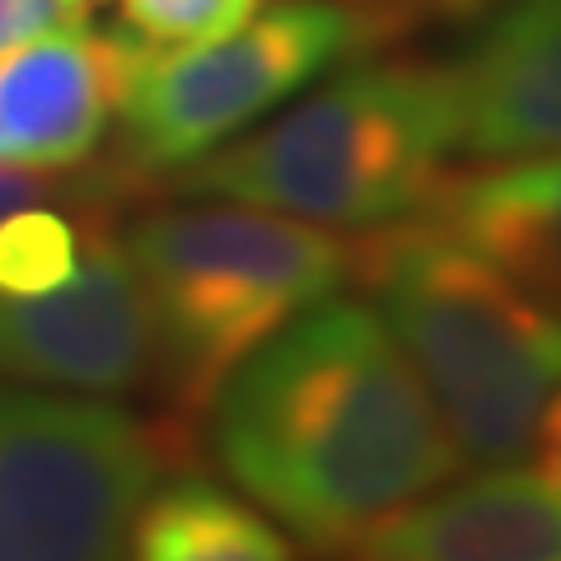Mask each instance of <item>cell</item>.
<instances>
[{
  "label": "cell",
  "mask_w": 561,
  "mask_h": 561,
  "mask_svg": "<svg viewBox=\"0 0 561 561\" xmlns=\"http://www.w3.org/2000/svg\"><path fill=\"white\" fill-rule=\"evenodd\" d=\"M216 459L319 557L459 478L463 454L375 305L319 300L210 398Z\"/></svg>",
  "instance_id": "6da1fadb"
},
{
  "label": "cell",
  "mask_w": 561,
  "mask_h": 561,
  "mask_svg": "<svg viewBox=\"0 0 561 561\" xmlns=\"http://www.w3.org/2000/svg\"><path fill=\"white\" fill-rule=\"evenodd\" d=\"M463 459L511 468L561 389V319L431 220L356 239V276Z\"/></svg>",
  "instance_id": "7a4b0ae2"
},
{
  "label": "cell",
  "mask_w": 561,
  "mask_h": 561,
  "mask_svg": "<svg viewBox=\"0 0 561 561\" xmlns=\"http://www.w3.org/2000/svg\"><path fill=\"white\" fill-rule=\"evenodd\" d=\"M459 150L449 66L375 61L300 99L272 127L179 169V192L280 210L328 230L416 216Z\"/></svg>",
  "instance_id": "3957f363"
},
{
  "label": "cell",
  "mask_w": 561,
  "mask_h": 561,
  "mask_svg": "<svg viewBox=\"0 0 561 561\" xmlns=\"http://www.w3.org/2000/svg\"><path fill=\"white\" fill-rule=\"evenodd\" d=\"M122 249L146 295L150 370L183 412H206L272 332L356 276L337 230L239 202L154 210Z\"/></svg>",
  "instance_id": "277c9868"
},
{
  "label": "cell",
  "mask_w": 561,
  "mask_h": 561,
  "mask_svg": "<svg viewBox=\"0 0 561 561\" xmlns=\"http://www.w3.org/2000/svg\"><path fill=\"white\" fill-rule=\"evenodd\" d=\"M164 440L90 393L0 383V561H127Z\"/></svg>",
  "instance_id": "5b68a950"
},
{
  "label": "cell",
  "mask_w": 561,
  "mask_h": 561,
  "mask_svg": "<svg viewBox=\"0 0 561 561\" xmlns=\"http://www.w3.org/2000/svg\"><path fill=\"white\" fill-rule=\"evenodd\" d=\"M370 43H379L375 20L337 0H280L243 28L197 47L136 43L117 99L127 164H197Z\"/></svg>",
  "instance_id": "8992f818"
},
{
  "label": "cell",
  "mask_w": 561,
  "mask_h": 561,
  "mask_svg": "<svg viewBox=\"0 0 561 561\" xmlns=\"http://www.w3.org/2000/svg\"><path fill=\"white\" fill-rule=\"evenodd\" d=\"M150 375V319L131 257L84 225L80 267L43 295H0V383L51 393H127Z\"/></svg>",
  "instance_id": "52a82bcc"
},
{
  "label": "cell",
  "mask_w": 561,
  "mask_h": 561,
  "mask_svg": "<svg viewBox=\"0 0 561 561\" xmlns=\"http://www.w3.org/2000/svg\"><path fill=\"white\" fill-rule=\"evenodd\" d=\"M127 28L70 24L0 57V154L24 169H76L99 150L131 70Z\"/></svg>",
  "instance_id": "ba28073f"
},
{
  "label": "cell",
  "mask_w": 561,
  "mask_h": 561,
  "mask_svg": "<svg viewBox=\"0 0 561 561\" xmlns=\"http://www.w3.org/2000/svg\"><path fill=\"white\" fill-rule=\"evenodd\" d=\"M449 66L459 150L478 160L561 154V0H491Z\"/></svg>",
  "instance_id": "9c48e42d"
},
{
  "label": "cell",
  "mask_w": 561,
  "mask_h": 561,
  "mask_svg": "<svg viewBox=\"0 0 561 561\" xmlns=\"http://www.w3.org/2000/svg\"><path fill=\"white\" fill-rule=\"evenodd\" d=\"M346 561H561V486L491 468L379 519Z\"/></svg>",
  "instance_id": "30bf717a"
},
{
  "label": "cell",
  "mask_w": 561,
  "mask_h": 561,
  "mask_svg": "<svg viewBox=\"0 0 561 561\" xmlns=\"http://www.w3.org/2000/svg\"><path fill=\"white\" fill-rule=\"evenodd\" d=\"M416 216L482 253L561 319V154L486 160V169L449 173Z\"/></svg>",
  "instance_id": "8fae6325"
},
{
  "label": "cell",
  "mask_w": 561,
  "mask_h": 561,
  "mask_svg": "<svg viewBox=\"0 0 561 561\" xmlns=\"http://www.w3.org/2000/svg\"><path fill=\"white\" fill-rule=\"evenodd\" d=\"M131 561H290V542L267 515L206 478L150 491L136 511Z\"/></svg>",
  "instance_id": "7c38bea8"
},
{
  "label": "cell",
  "mask_w": 561,
  "mask_h": 561,
  "mask_svg": "<svg viewBox=\"0 0 561 561\" xmlns=\"http://www.w3.org/2000/svg\"><path fill=\"white\" fill-rule=\"evenodd\" d=\"M84 225L51 210L47 202L0 216V295L57 290L80 267Z\"/></svg>",
  "instance_id": "4fadbf2b"
},
{
  "label": "cell",
  "mask_w": 561,
  "mask_h": 561,
  "mask_svg": "<svg viewBox=\"0 0 561 561\" xmlns=\"http://www.w3.org/2000/svg\"><path fill=\"white\" fill-rule=\"evenodd\" d=\"M262 10V0H122V24L146 47H197L234 33Z\"/></svg>",
  "instance_id": "5bb4252c"
},
{
  "label": "cell",
  "mask_w": 561,
  "mask_h": 561,
  "mask_svg": "<svg viewBox=\"0 0 561 561\" xmlns=\"http://www.w3.org/2000/svg\"><path fill=\"white\" fill-rule=\"evenodd\" d=\"M70 24H90V10L76 0H0V57L10 47L38 38V33Z\"/></svg>",
  "instance_id": "9a60e30c"
},
{
  "label": "cell",
  "mask_w": 561,
  "mask_h": 561,
  "mask_svg": "<svg viewBox=\"0 0 561 561\" xmlns=\"http://www.w3.org/2000/svg\"><path fill=\"white\" fill-rule=\"evenodd\" d=\"M491 0H383V10H365L375 20V33L383 38L389 28L408 24V20H435V14H482Z\"/></svg>",
  "instance_id": "2e32d148"
},
{
  "label": "cell",
  "mask_w": 561,
  "mask_h": 561,
  "mask_svg": "<svg viewBox=\"0 0 561 561\" xmlns=\"http://www.w3.org/2000/svg\"><path fill=\"white\" fill-rule=\"evenodd\" d=\"M57 179L43 169H24V164H0V216L20 206H33V202H51L57 197Z\"/></svg>",
  "instance_id": "e0dca14e"
},
{
  "label": "cell",
  "mask_w": 561,
  "mask_h": 561,
  "mask_svg": "<svg viewBox=\"0 0 561 561\" xmlns=\"http://www.w3.org/2000/svg\"><path fill=\"white\" fill-rule=\"evenodd\" d=\"M534 449H538V468L552 486H561V389L548 398V408L538 416L534 431Z\"/></svg>",
  "instance_id": "ac0fdd59"
},
{
  "label": "cell",
  "mask_w": 561,
  "mask_h": 561,
  "mask_svg": "<svg viewBox=\"0 0 561 561\" xmlns=\"http://www.w3.org/2000/svg\"><path fill=\"white\" fill-rule=\"evenodd\" d=\"M0 164H5V154H0Z\"/></svg>",
  "instance_id": "d6986e66"
}]
</instances>
